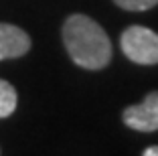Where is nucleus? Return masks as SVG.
I'll use <instances>...</instances> for the list:
<instances>
[{"label": "nucleus", "instance_id": "nucleus-1", "mask_svg": "<svg viewBox=\"0 0 158 156\" xmlns=\"http://www.w3.org/2000/svg\"><path fill=\"white\" fill-rule=\"evenodd\" d=\"M63 43L75 65L103 69L112 59V43L102 27L85 14H71L63 24Z\"/></svg>", "mask_w": 158, "mask_h": 156}, {"label": "nucleus", "instance_id": "nucleus-2", "mask_svg": "<svg viewBox=\"0 0 158 156\" xmlns=\"http://www.w3.org/2000/svg\"><path fill=\"white\" fill-rule=\"evenodd\" d=\"M120 45L124 55L138 65L158 63V35L146 27H128L122 32Z\"/></svg>", "mask_w": 158, "mask_h": 156}, {"label": "nucleus", "instance_id": "nucleus-3", "mask_svg": "<svg viewBox=\"0 0 158 156\" xmlns=\"http://www.w3.org/2000/svg\"><path fill=\"white\" fill-rule=\"evenodd\" d=\"M124 124L138 132L158 130V91L146 95L142 103H136L124 110Z\"/></svg>", "mask_w": 158, "mask_h": 156}, {"label": "nucleus", "instance_id": "nucleus-4", "mask_svg": "<svg viewBox=\"0 0 158 156\" xmlns=\"http://www.w3.org/2000/svg\"><path fill=\"white\" fill-rule=\"evenodd\" d=\"M31 39L20 27L0 23V61L4 59H16L28 53Z\"/></svg>", "mask_w": 158, "mask_h": 156}, {"label": "nucleus", "instance_id": "nucleus-5", "mask_svg": "<svg viewBox=\"0 0 158 156\" xmlns=\"http://www.w3.org/2000/svg\"><path fill=\"white\" fill-rule=\"evenodd\" d=\"M16 101H19L16 89L8 81L0 79V118H8L16 110Z\"/></svg>", "mask_w": 158, "mask_h": 156}, {"label": "nucleus", "instance_id": "nucleus-6", "mask_svg": "<svg viewBox=\"0 0 158 156\" xmlns=\"http://www.w3.org/2000/svg\"><path fill=\"white\" fill-rule=\"evenodd\" d=\"M114 2L126 10H148L158 4V0H114Z\"/></svg>", "mask_w": 158, "mask_h": 156}, {"label": "nucleus", "instance_id": "nucleus-7", "mask_svg": "<svg viewBox=\"0 0 158 156\" xmlns=\"http://www.w3.org/2000/svg\"><path fill=\"white\" fill-rule=\"evenodd\" d=\"M142 156H158V146H148Z\"/></svg>", "mask_w": 158, "mask_h": 156}]
</instances>
